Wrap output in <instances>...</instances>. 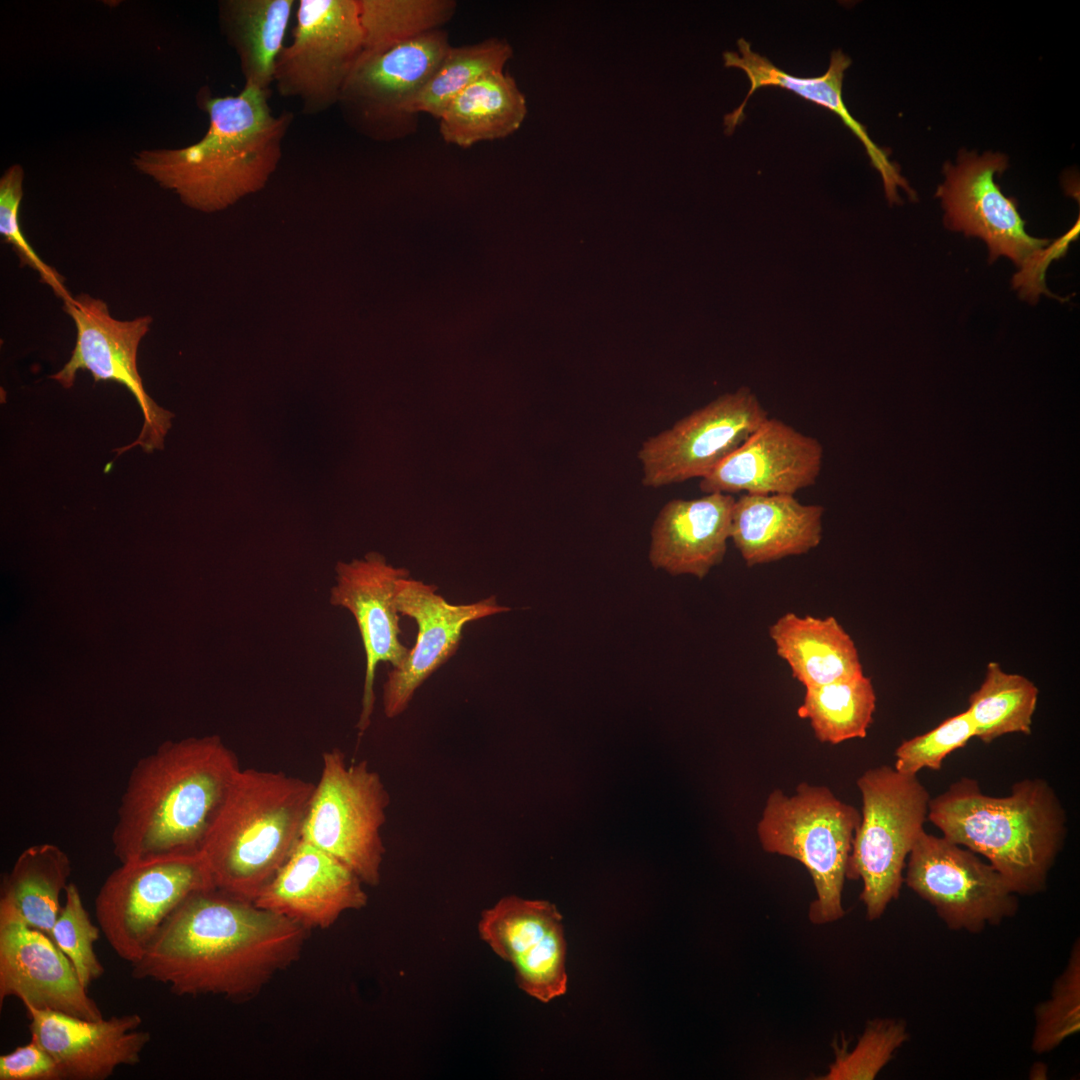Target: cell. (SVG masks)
I'll return each instance as SVG.
<instances>
[{
    "label": "cell",
    "mask_w": 1080,
    "mask_h": 1080,
    "mask_svg": "<svg viewBox=\"0 0 1080 1080\" xmlns=\"http://www.w3.org/2000/svg\"><path fill=\"white\" fill-rule=\"evenodd\" d=\"M308 929L215 887L186 898L164 921L132 977L179 996L254 997L300 956Z\"/></svg>",
    "instance_id": "1"
},
{
    "label": "cell",
    "mask_w": 1080,
    "mask_h": 1080,
    "mask_svg": "<svg viewBox=\"0 0 1080 1080\" xmlns=\"http://www.w3.org/2000/svg\"><path fill=\"white\" fill-rule=\"evenodd\" d=\"M241 769L219 736L162 743L130 771L112 832L120 863L200 854Z\"/></svg>",
    "instance_id": "2"
},
{
    "label": "cell",
    "mask_w": 1080,
    "mask_h": 1080,
    "mask_svg": "<svg viewBox=\"0 0 1080 1080\" xmlns=\"http://www.w3.org/2000/svg\"><path fill=\"white\" fill-rule=\"evenodd\" d=\"M269 96L270 90L244 85L236 96L207 98L209 126L198 142L141 151L135 167L204 212L224 209L260 190L280 162L294 119L289 111L275 115Z\"/></svg>",
    "instance_id": "3"
},
{
    "label": "cell",
    "mask_w": 1080,
    "mask_h": 1080,
    "mask_svg": "<svg viewBox=\"0 0 1080 1080\" xmlns=\"http://www.w3.org/2000/svg\"><path fill=\"white\" fill-rule=\"evenodd\" d=\"M928 820L949 841L984 856L1017 895L1046 887L1067 836V815L1042 778L1013 784L1004 797L982 792L962 777L930 799Z\"/></svg>",
    "instance_id": "4"
},
{
    "label": "cell",
    "mask_w": 1080,
    "mask_h": 1080,
    "mask_svg": "<svg viewBox=\"0 0 1080 1080\" xmlns=\"http://www.w3.org/2000/svg\"><path fill=\"white\" fill-rule=\"evenodd\" d=\"M314 788L283 772L241 768L201 850L214 887L254 902L301 838Z\"/></svg>",
    "instance_id": "5"
},
{
    "label": "cell",
    "mask_w": 1080,
    "mask_h": 1080,
    "mask_svg": "<svg viewBox=\"0 0 1080 1080\" xmlns=\"http://www.w3.org/2000/svg\"><path fill=\"white\" fill-rule=\"evenodd\" d=\"M860 819L854 806L825 786L801 783L791 796L779 789L768 795L757 825L760 844L765 852L795 859L808 870L816 891L808 910L812 924L845 915L842 892Z\"/></svg>",
    "instance_id": "6"
},
{
    "label": "cell",
    "mask_w": 1080,
    "mask_h": 1080,
    "mask_svg": "<svg viewBox=\"0 0 1080 1080\" xmlns=\"http://www.w3.org/2000/svg\"><path fill=\"white\" fill-rule=\"evenodd\" d=\"M860 823L848 858L846 878L861 879L866 917L880 918L898 898L906 859L928 820L930 794L917 778L882 765L858 779Z\"/></svg>",
    "instance_id": "7"
},
{
    "label": "cell",
    "mask_w": 1080,
    "mask_h": 1080,
    "mask_svg": "<svg viewBox=\"0 0 1080 1080\" xmlns=\"http://www.w3.org/2000/svg\"><path fill=\"white\" fill-rule=\"evenodd\" d=\"M1007 167L1008 159L1003 154L962 152L956 164L944 165L945 181L936 197L945 210L946 227L984 240L990 262L1002 255L1010 258L1020 268L1014 287L1019 288L1022 297L1033 301L1049 293L1044 283L1045 268L1072 236L1068 234L1047 247L1048 239L1032 237L1025 231V221L1014 199L1006 197L994 179Z\"/></svg>",
    "instance_id": "8"
},
{
    "label": "cell",
    "mask_w": 1080,
    "mask_h": 1080,
    "mask_svg": "<svg viewBox=\"0 0 1080 1080\" xmlns=\"http://www.w3.org/2000/svg\"><path fill=\"white\" fill-rule=\"evenodd\" d=\"M390 795L366 760L348 764L338 748L322 754V769L301 838L338 858L364 884L376 886L385 854L381 829Z\"/></svg>",
    "instance_id": "9"
},
{
    "label": "cell",
    "mask_w": 1080,
    "mask_h": 1080,
    "mask_svg": "<svg viewBox=\"0 0 1080 1080\" xmlns=\"http://www.w3.org/2000/svg\"><path fill=\"white\" fill-rule=\"evenodd\" d=\"M213 887L201 853L124 862L98 891L96 920L113 951L132 965L186 898Z\"/></svg>",
    "instance_id": "10"
},
{
    "label": "cell",
    "mask_w": 1080,
    "mask_h": 1080,
    "mask_svg": "<svg viewBox=\"0 0 1080 1080\" xmlns=\"http://www.w3.org/2000/svg\"><path fill=\"white\" fill-rule=\"evenodd\" d=\"M450 47L442 28L383 52H362L337 103L345 122L377 142L415 133L419 115L413 103Z\"/></svg>",
    "instance_id": "11"
},
{
    "label": "cell",
    "mask_w": 1080,
    "mask_h": 1080,
    "mask_svg": "<svg viewBox=\"0 0 1080 1080\" xmlns=\"http://www.w3.org/2000/svg\"><path fill=\"white\" fill-rule=\"evenodd\" d=\"M363 51L358 0H298L292 41L279 53L275 87L300 101L306 115L337 105Z\"/></svg>",
    "instance_id": "12"
},
{
    "label": "cell",
    "mask_w": 1080,
    "mask_h": 1080,
    "mask_svg": "<svg viewBox=\"0 0 1080 1080\" xmlns=\"http://www.w3.org/2000/svg\"><path fill=\"white\" fill-rule=\"evenodd\" d=\"M63 304L74 322L76 342L70 359L50 378L69 389L74 385L77 372L87 370L95 382L112 381L123 385L137 401L144 421L138 438L114 451L121 455L135 446L147 453L163 449L174 415L152 400L137 369L138 348L150 330L152 317L116 319L104 300L87 293L72 296Z\"/></svg>",
    "instance_id": "13"
},
{
    "label": "cell",
    "mask_w": 1080,
    "mask_h": 1080,
    "mask_svg": "<svg viewBox=\"0 0 1080 1080\" xmlns=\"http://www.w3.org/2000/svg\"><path fill=\"white\" fill-rule=\"evenodd\" d=\"M904 882L952 930L979 933L1018 910L1017 894L990 863L925 830L908 855Z\"/></svg>",
    "instance_id": "14"
},
{
    "label": "cell",
    "mask_w": 1080,
    "mask_h": 1080,
    "mask_svg": "<svg viewBox=\"0 0 1080 1080\" xmlns=\"http://www.w3.org/2000/svg\"><path fill=\"white\" fill-rule=\"evenodd\" d=\"M768 417L747 387L717 397L642 443V484L659 488L704 478Z\"/></svg>",
    "instance_id": "15"
},
{
    "label": "cell",
    "mask_w": 1080,
    "mask_h": 1080,
    "mask_svg": "<svg viewBox=\"0 0 1080 1080\" xmlns=\"http://www.w3.org/2000/svg\"><path fill=\"white\" fill-rule=\"evenodd\" d=\"M437 586L410 577L399 580L396 606L401 615L415 620L418 634L403 664L392 668L383 685V710L387 718L401 715L416 690L457 651L464 627L473 621L507 612L495 595L454 605L437 593Z\"/></svg>",
    "instance_id": "16"
},
{
    "label": "cell",
    "mask_w": 1080,
    "mask_h": 1080,
    "mask_svg": "<svg viewBox=\"0 0 1080 1080\" xmlns=\"http://www.w3.org/2000/svg\"><path fill=\"white\" fill-rule=\"evenodd\" d=\"M478 931L492 951L513 966L525 993L547 1003L566 992V940L554 904L503 897L481 913Z\"/></svg>",
    "instance_id": "17"
},
{
    "label": "cell",
    "mask_w": 1080,
    "mask_h": 1080,
    "mask_svg": "<svg viewBox=\"0 0 1080 1080\" xmlns=\"http://www.w3.org/2000/svg\"><path fill=\"white\" fill-rule=\"evenodd\" d=\"M406 577H409L407 569L388 565L376 552L368 553L364 559L336 565V585L331 588L330 603L353 615L366 657L362 708L357 723L360 735L371 723L377 665L388 662L397 668L409 652L399 638L400 613L395 600L397 584Z\"/></svg>",
    "instance_id": "18"
},
{
    "label": "cell",
    "mask_w": 1080,
    "mask_h": 1080,
    "mask_svg": "<svg viewBox=\"0 0 1080 1080\" xmlns=\"http://www.w3.org/2000/svg\"><path fill=\"white\" fill-rule=\"evenodd\" d=\"M824 450L820 441L768 417L733 453L700 479L705 493L788 494L815 485Z\"/></svg>",
    "instance_id": "19"
},
{
    "label": "cell",
    "mask_w": 1080,
    "mask_h": 1080,
    "mask_svg": "<svg viewBox=\"0 0 1080 1080\" xmlns=\"http://www.w3.org/2000/svg\"><path fill=\"white\" fill-rule=\"evenodd\" d=\"M8 997L24 1007L101 1019L67 956L46 933L17 920H0V1006Z\"/></svg>",
    "instance_id": "20"
},
{
    "label": "cell",
    "mask_w": 1080,
    "mask_h": 1080,
    "mask_svg": "<svg viewBox=\"0 0 1080 1080\" xmlns=\"http://www.w3.org/2000/svg\"><path fill=\"white\" fill-rule=\"evenodd\" d=\"M31 1037L56 1060L64 1080H104L122 1065L133 1066L151 1040L137 1013L84 1019L63 1012L25 1008Z\"/></svg>",
    "instance_id": "21"
},
{
    "label": "cell",
    "mask_w": 1080,
    "mask_h": 1080,
    "mask_svg": "<svg viewBox=\"0 0 1080 1080\" xmlns=\"http://www.w3.org/2000/svg\"><path fill=\"white\" fill-rule=\"evenodd\" d=\"M363 884L338 858L300 838L254 903L308 930L325 929L342 913L366 906Z\"/></svg>",
    "instance_id": "22"
},
{
    "label": "cell",
    "mask_w": 1080,
    "mask_h": 1080,
    "mask_svg": "<svg viewBox=\"0 0 1080 1080\" xmlns=\"http://www.w3.org/2000/svg\"><path fill=\"white\" fill-rule=\"evenodd\" d=\"M737 47V52L723 53L724 66L743 70L750 81V90L742 104L725 115L724 125L727 135L732 134L744 120L746 103L758 88L776 86L791 90L806 100L834 112L861 141L873 167L881 175L885 195L890 204L901 203L898 187L906 191L912 200L916 199V193L900 174L898 165L889 160L887 153L872 141L866 128L848 111L842 98V86L844 72L851 65V59L841 50L831 53L829 67L822 76L799 78L781 70L766 57L754 52L750 43L744 38L737 41Z\"/></svg>",
    "instance_id": "23"
},
{
    "label": "cell",
    "mask_w": 1080,
    "mask_h": 1080,
    "mask_svg": "<svg viewBox=\"0 0 1080 1080\" xmlns=\"http://www.w3.org/2000/svg\"><path fill=\"white\" fill-rule=\"evenodd\" d=\"M735 499L731 494L714 492L668 501L651 530L652 566L673 576L704 578L725 556Z\"/></svg>",
    "instance_id": "24"
},
{
    "label": "cell",
    "mask_w": 1080,
    "mask_h": 1080,
    "mask_svg": "<svg viewBox=\"0 0 1080 1080\" xmlns=\"http://www.w3.org/2000/svg\"><path fill=\"white\" fill-rule=\"evenodd\" d=\"M824 507L788 494L735 499L730 539L748 567L806 554L822 540Z\"/></svg>",
    "instance_id": "25"
},
{
    "label": "cell",
    "mask_w": 1080,
    "mask_h": 1080,
    "mask_svg": "<svg viewBox=\"0 0 1080 1080\" xmlns=\"http://www.w3.org/2000/svg\"><path fill=\"white\" fill-rule=\"evenodd\" d=\"M777 655L805 688L863 675L857 647L833 616L788 612L770 627Z\"/></svg>",
    "instance_id": "26"
},
{
    "label": "cell",
    "mask_w": 1080,
    "mask_h": 1080,
    "mask_svg": "<svg viewBox=\"0 0 1080 1080\" xmlns=\"http://www.w3.org/2000/svg\"><path fill=\"white\" fill-rule=\"evenodd\" d=\"M526 115L525 96L515 79L500 70L484 75L463 90L437 120L447 144L468 148L512 135Z\"/></svg>",
    "instance_id": "27"
},
{
    "label": "cell",
    "mask_w": 1080,
    "mask_h": 1080,
    "mask_svg": "<svg viewBox=\"0 0 1080 1080\" xmlns=\"http://www.w3.org/2000/svg\"><path fill=\"white\" fill-rule=\"evenodd\" d=\"M71 869L69 856L55 844L24 849L1 882L0 920H17L50 936Z\"/></svg>",
    "instance_id": "28"
},
{
    "label": "cell",
    "mask_w": 1080,
    "mask_h": 1080,
    "mask_svg": "<svg viewBox=\"0 0 1080 1080\" xmlns=\"http://www.w3.org/2000/svg\"><path fill=\"white\" fill-rule=\"evenodd\" d=\"M295 0H226L220 3L225 35L240 62L245 86L270 90Z\"/></svg>",
    "instance_id": "29"
},
{
    "label": "cell",
    "mask_w": 1080,
    "mask_h": 1080,
    "mask_svg": "<svg viewBox=\"0 0 1080 1080\" xmlns=\"http://www.w3.org/2000/svg\"><path fill=\"white\" fill-rule=\"evenodd\" d=\"M875 708L873 684L863 674L806 688L797 714L809 721L817 740L839 744L864 738L873 721Z\"/></svg>",
    "instance_id": "30"
},
{
    "label": "cell",
    "mask_w": 1080,
    "mask_h": 1080,
    "mask_svg": "<svg viewBox=\"0 0 1080 1080\" xmlns=\"http://www.w3.org/2000/svg\"><path fill=\"white\" fill-rule=\"evenodd\" d=\"M1038 688L1023 675L1005 672L989 662L980 687L969 697L974 738L984 743L1010 733H1031Z\"/></svg>",
    "instance_id": "31"
},
{
    "label": "cell",
    "mask_w": 1080,
    "mask_h": 1080,
    "mask_svg": "<svg viewBox=\"0 0 1080 1080\" xmlns=\"http://www.w3.org/2000/svg\"><path fill=\"white\" fill-rule=\"evenodd\" d=\"M364 53H379L442 29L455 15L453 0H358Z\"/></svg>",
    "instance_id": "32"
},
{
    "label": "cell",
    "mask_w": 1080,
    "mask_h": 1080,
    "mask_svg": "<svg viewBox=\"0 0 1080 1080\" xmlns=\"http://www.w3.org/2000/svg\"><path fill=\"white\" fill-rule=\"evenodd\" d=\"M512 56L511 45L497 37L457 47L451 45L415 99L413 111L438 119L458 94L484 75L504 70Z\"/></svg>",
    "instance_id": "33"
},
{
    "label": "cell",
    "mask_w": 1080,
    "mask_h": 1080,
    "mask_svg": "<svg viewBox=\"0 0 1080 1080\" xmlns=\"http://www.w3.org/2000/svg\"><path fill=\"white\" fill-rule=\"evenodd\" d=\"M1080 1029V946L1076 941L1068 964L1054 982L1051 996L1035 1008L1031 1047L1037 1054L1058 1047Z\"/></svg>",
    "instance_id": "34"
},
{
    "label": "cell",
    "mask_w": 1080,
    "mask_h": 1080,
    "mask_svg": "<svg viewBox=\"0 0 1080 1080\" xmlns=\"http://www.w3.org/2000/svg\"><path fill=\"white\" fill-rule=\"evenodd\" d=\"M100 932L99 925L91 921L78 886L69 883L50 937L70 960L85 988L104 973V967L94 949Z\"/></svg>",
    "instance_id": "35"
},
{
    "label": "cell",
    "mask_w": 1080,
    "mask_h": 1080,
    "mask_svg": "<svg viewBox=\"0 0 1080 1080\" xmlns=\"http://www.w3.org/2000/svg\"><path fill=\"white\" fill-rule=\"evenodd\" d=\"M907 1038L906 1026L901 1021H870L854 1049L850 1052L837 1051L829 1071L820 1079H874Z\"/></svg>",
    "instance_id": "36"
},
{
    "label": "cell",
    "mask_w": 1080,
    "mask_h": 1080,
    "mask_svg": "<svg viewBox=\"0 0 1080 1080\" xmlns=\"http://www.w3.org/2000/svg\"><path fill=\"white\" fill-rule=\"evenodd\" d=\"M974 724L967 710L944 720L925 734L903 741L895 751L894 768L917 775L924 769L941 770L944 759L974 738Z\"/></svg>",
    "instance_id": "37"
},
{
    "label": "cell",
    "mask_w": 1080,
    "mask_h": 1080,
    "mask_svg": "<svg viewBox=\"0 0 1080 1080\" xmlns=\"http://www.w3.org/2000/svg\"><path fill=\"white\" fill-rule=\"evenodd\" d=\"M23 171L18 165L11 166L0 179V234L16 253L22 266H28L37 272L41 281L48 285L54 294L66 301L72 297L64 284L63 277L44 262L27 241L19 220L20 203L23 196Z\"/></svg>",
    "instance_id": "38"
},
{
    "label": "cell",
    "mask_w": 1080,
    "mask_h": 1080,
    "mask_svg": "<svg viewBox=\"0 0 1080 1080\" xmlns=\"http://www.w3.org/2000/svg\"><path fill=\"white\" fill-rule=\"evenodd\" d=\"M0 1080H64L52 1055L33 1037L0 1056Z\"/></svg>",
    "instance_id": "39"
}]
</instances>
